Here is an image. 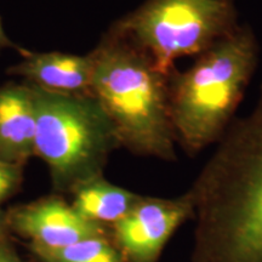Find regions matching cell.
Masks as SVG:
<instances>
[{"label": "cell", "instance_id": "cell-1", "mask_svg": "<svg viewBox=\"0 0 262 262\" xmlns=\"http://www.w3.org/2000/svg\"><path fill=\"white\" fill-rule=\"evenodd\" d=\"M216 145L188 189L191 262H262V85Z\"/></svg>", "mask_w": 262, "mask_h": 262}, {"label": "cell", "instance_id": "cell-2", "mask_svg": "<svg viewBox=\"0 0 262 262\" xmlns=\"http://www.w3.org/2000/svg\"><path fill=\"white\" fill-rule=\"evenodd\" d=\"M91 55V94L112 122L120 147L136 156L176 162L169 75L112 27Z\"/></svg>", "mask_w": 262, "mask_h": 262}, {"label": "cell", "instance_id": "cell-3", "mask_svg": "<svg viewBox=\"0 0 262 262\" xmlns=\"http://www.w3.org/2000/svg\"><path fill=\"white\" fill-rule=\"evenodd\" d=\"M258 42L253 28L234 32L195 57L186 71L169 75L170 114L176 142L189 157L217 143L255 73Z\"/></svg>", "mask_w": 262, "mask_h": 262}, {"label": "cell", "instance_id": "cell-4", "mask_svg": "<svg viewBox=\"0 0 262 262\" xmlns=\"http://www.w3.org/2000/svg\"><path fill=\"white\" fill-rule=\"evenodd\" d=\"M31 88L37 119L35 157L47 164L55 192L72 194L103 175L111 153L120 148L116 130L93 94Z\"/></svg>", "mask_w": 262, "mask_h": 262}, {"label": "cell", "instance_id": "cell-5", "mask_svg": "<svg viewBox=\"0 0 262 262\" xmlns=\"http://www.w3.org/2000/svg\"><path fill=\"white\" fill-rule=\"evenodd\" d=\"M238 26L233 0H147L111 27L170 75L176 60L199 56Z\"/></svg>", "mask_w": 262, "mask_h": 262}, {"label": "cell", "instance_id": "cell-6", "mask_svg": "<svg viewBox=\"0 0 262 262\" xmlns=\"http://www.w3.org/2000/svg\"><path fill=\"white\" fill-rule=\"evenodd\" d=\"M194 217L189 192L176 198L140 195L111 233L124 262H159L164 249L178 229Z\"/></svg>", "mask_w": 262, "mask_h": 262}, {"label": "cell", "instance_id": "cell-7", "mask_svg": "<svg viewBox=\"0 0 262 262\" xmlns=\"http://www.w3.org/2000/svg\"><path fill=\"white\" fill-rule=\"evenodd\" d=\"M6 215L10 231L28 239L32 247L61 248L111 231V227L83 217L57 194L16 205Z\"/></svg>", "mask_w": 262, "mask_h": 262}, {"label": "cell", "instance_id": "cell-8", "mask_svg": "<svg viewBox=\"0 0 262 262\" xmlns=\"http://www.w3.org/2000/svg\"><path fill=\"white\" fill-rule=\"evenodd\" d=\"M94 58L63 52H31L8 73L19 75L26 83L60 94H91Z\"/></svg>", "mask_w": 262, "mask_h": 262}, {"label": "cell", "instance_id": "cell-9", "mask_svg": "<svg viewBox=\"0 0 262 262\" xmlns=\"http://www.w3.org/2000/svg\"><path fill=\"white\" fill-rule=\"evenodd\" d=\"M34 97L27 83L0 86V162L25 166L35 156Z\"/></svg>", "mask_w": 262, "mask_h": 262}, {"label": "cell", "instance_id": "cell-10", "mask_svg": "<svg viewBox=\"0 0 262 262\" xmlns=\"http://www.w3.org/2000/svg\"><path fill=\"white\" fill-rule=\"evenodd\" d=\"M72 195V206L83 217L107 227L122 220L140 198V194L107 181L103 175L80 185Z\"/></svg>", "mask_w": 262, "mask_h": 262}, {"label": "cell", "instance_id": "cell-11", "mask_svg": "<svg viewBox=\"0 0 262 262\" xmlns=\"http://www.w3.org/2000/svg\"><path fill=\"white\" fill-rule=\"evenodd\" d=\"M29 248L42 262H124L111 231L61 248Z\"/></svg>", "mask_w": 262, "mask_h": 262}, {"label": "cell", "instance_id": "cell-12", "mask_svg": "<svg viewBox=\"0 0 262 262\" xmlns=\"http://www.w3.org/2000/svg\"><path fill=\"white\" fill-rule=\"evenodd\" d=\"M25 166L0 162V205L21 188Z\"/></svg>", "mask_w": 262, "mask_h": 262}, {"label": "cell", "instance_id": "cell-13", "mask_svg": "<svg viewBox=\"0 0 262 262\" xmlns=\"http://www.w3.org/2000/svg\"><path fill=\"white\" fill-rule=\"evenodd\" d=\"M15 49V50H18L21 52L22 55L27 54V50H25V49L17 47V45L15 44L14 41H11V39L8 37V34H6L4 27H3V22H2V18H0V51L4 50V49Z\"/></svg>", "mask_w": 262, "mask_h": 262}, {"label": "cell", "instance_id": "cell-14", "mask_svg": "<svg viewBox=\"0 0 262 262\" xmlns=\"http://www.w3.org/2000/svg\"><path fill=\"white\" fill-rule=\"evenodd\" d=\"M0 262H25L15 250L10 247V243L0 245Z\"/></svg>", "mask_w": 262, "mask_h": 262}, {"label": "cell", "instance_id": "cell-15", "mask_svg": "<svg viewBox=\"0 0 262 262\" xmlns=\"http://www.w3.org/2000/svg\"><path fill=\"white\" fill-rule=\"evenodd\" d=\"M10 232L11 231H10L8 224V215H6V211H3L0 209V245L9 243Z\"/></svg>", "mask_w": 262, "mask_h": 262}]
</instances>
